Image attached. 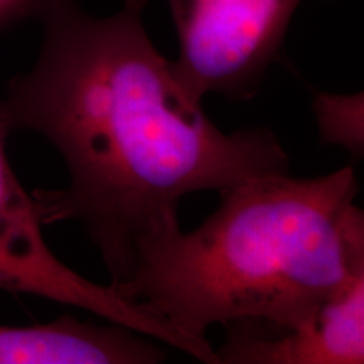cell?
<instances>
[{"mask_svg":"<svg viewBox=\"0 0 364 364\" xmlns=\"http://www.w3.org/2000/svg\"><path fill=\"white\" fill-rule=\"evenodd\" d=\"M147 4L95 17L76 0H43L38 59L0 102L7 129L46 136L70 172L66 188L34 193L43 223H81L115 290L145 250L181 230L186 196L289 171L270 130L225 134L209 120L150 41Z\"/></svg>","mask_w":364,"mask_h":364,"instance_id":"6da1fadb","label":"cell"},{"mask_svg":"<svg viewBox=\"0 0 364 364\" xmlns=\"http://www.w3.org/2000/svg\"><path fill=\"white\" fill-rule=\"evenodd\" d=\"M351 166L312 179L289 171L253 177L221 194L189 233L145 250L117 290L179 334L193 358L220 364L206 339L285 329L364 275V215Z\"/></svg>","mask_w":364,"mask_h":364,"instance_id":"7a4b0ae2","label":"cell"},{"mask_svg":"<svg viewBox=\"0 0 364 364\" xmlns=\"http://www.w3.org/2000/svg\"><path fill=\"white\" fill-rule=\"evenodd\" d=\"M179 38L176 75L193 97L250 100L279 58L304 0H167Z\"/></svg>","mask_w":364,"mask_h":364,"instance_id":"3957f363","label":"cell"},{"mask_svg":"<svg viewBox=\"0 0 364 364\" xmlns=\"http://www.w3.org/2000/svg\"><path fill=\"white\" fill-rule=\"evenodd\" d=\"M9 134L0 112V290L78 307L193 358L191 346L149 311L129 302L110 285L90 282L54 257L43 236L39 204L22 188L9 162Z\"/></svg>","mask_w":364,"mask_h":364,"instance_id":"277c9868","label":"cell"},{"mask_svg":"<svg viewBox=\"0 0 364 364\" xmlns=\"http://www.w3.org/2000/svg\"><path fill=\"white\" fill-rule=\"evenodd\" d=\"M216 356L220 364H363L364 275L297 324L226 332Z\"/></svg>","mask_w":364,"mask_h":364,"instance_id":"5b68a950","label":"cell"},{"mask_svg":"<svg viewBox=\"0 0 364 364\" xmlns=\"http://www.w3.org/2000/svg\"><path fill=\"white\" fill-rule=\"evenodd\" d=\"M166 361L159 341L113 324L71 316L48 324L0 326V364H156Z\"/></svg>","mask_w":364,"mask_h":364,"instance_id":"8992f818","label":"cell"},{"mask_svg":"<svg viewBox=\"0 0 364 364\" xmlns=\"http://www.w3.org/2000/svg\"><path fill=\"white\" fill-rule=\"evenodd\" d=\"M318 134L326 144L339 145L354 157L363 156V95L314 91Z\"/></svg>","mask_w":364,"mask_h":364,"instance_id":"52a82bcc","label":"cell"},{"mask_svg":"<svg viewBox=\"0 0 364 364\" xmlns=\"http://www.w3.org/2000/svg\"><path fill=\"white\" fill-rule=\"evenodd\" d=\"M43 0H0V29L22 19V17L38 16Z\"/></svg>","mask_w":364,"mask_h":364,"instance_id":"ba28073f","label":"cell"}]
</instances>
